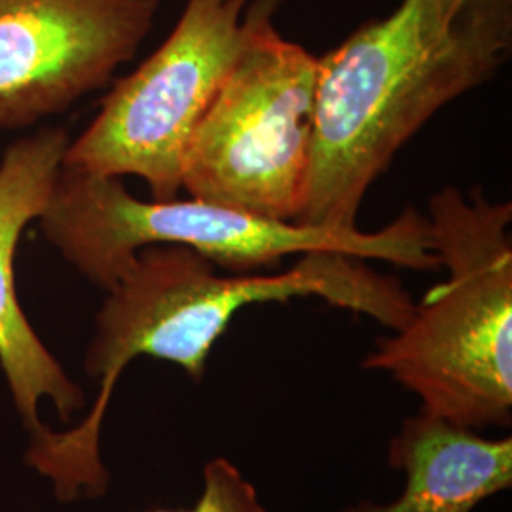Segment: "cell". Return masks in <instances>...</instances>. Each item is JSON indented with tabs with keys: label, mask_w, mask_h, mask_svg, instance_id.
Instances as JSON below:
<instances>
[{
	"label": "cell",
	"mask_w": 512,
	"mask_h": 512,
	"mask_svg": "<svg viewBox=\"0 0 512 512\" xmlns=\"http://www.w3.org/2000/svg\"><path fill=\"white\" fill-rule=\"evenodd\" d=\"M294 298L325 300L391 332L403 329L416 306L399 277L344 253H308L279 272L220 274L209 258L190 247L160 243L139 249L95 317L84 359L88 376L99 380L90 414L69 431L48 429L38 437L31 463L61 494H105L110 476L99 439L126 366L147 355L181 366L194 382H202L211 351L239 311Z\"/></svg>",
	"instance_id": "cell-1"
},
{
	"label": "cell",
	"mask_w": 512,
	"mask_h": 512,
	"mask_svg": "<svg viewBox=\"0 0 512 512\" xmlns=\"http://www.w3.org/2000/svg\"><path fill=\"white\" fill-rule=\"evenodd\" d=\"M512 55V0H401L319 57L298 224L355 230L368 190L435 114Z\"/></svg>",
	"instance_id": "cell-2"
},
{
	"label": "cell",
	"mask_w": 512,
	"mask_h": 512,
	"mask_svg": "<svg viewBox=\"0 0 512 512\" xmlns=\"http://www.w3.org/2000/svg\"><path fill=\"white\" fill-rule=\"evenodd\" d=\"M427 222L446 281L376 342L363 368L416 395L421 414L476 431L511 427L512 203L446 184Z\"/></svg>",
	"instance_id": "cell-3"
},
{
	"label": "cell",
	"mask_w": 512,
	"mask_h": 512,
	"mask_svg": "<svg viewBox=\"0 0 512 512\" xmlns=\"http://www.w3.org/2000/svg\"><path fill=\"white\" fill-rule=\"evenodd\" d=\"M40 230L92 285L109 293L128 274L139 249L183 245L230 274L275 270L287 256L344 253L395 268L437 272L427 217L406 207L376 232L329 230L260 219L202 200L143 202L120 177L61 165Z\"/></svg>",
	"instance_id": "cell-4"
},
{
	"label": "cell",
	"mask_w": 512,
	"mask_h": 512,
	"mask_svg": "<svg viewBox=\"0 0 512 512\" xmlns=\"http://www.w3.org/2000/svg\"><path fill=\"white\" fill-rule=\"evenodd\" d=\"M266 19L184 148L181 190L260 219L296 222L306 202L319 55Z\"/></svg>",
	"instance_id": "cell-5"
},
{
	"label": "cell",
	"mask_w": 512,
	"mask_h": 512,
	"mask_svg": "<svg viewBox=\"0 0 512 512\" xmlns=\"http://www.w3.org/2000/svg\"><path fill=\"white\" fill-rule=\"evenodd\" d=\"M285 0H186L164 44L116 80L90 128L69 145L63 167L133 175L152 200L179 198L184 148L256 29Z\"/></svg>",
	"instance_id": "cell-6"
},
{
	"label": "cell",
	"mask_w": 512,
	"mask_h": 512,
	"mask_svg": "<svg viewBox=\"0 0 512 512\" xmlns=\"http://www.w3.org/2000/svg\"><path fill=\"white\" fill-rule=\"evenodd\" d=\"M160 0H0V129L27 128L110 84Z\"/></svg>",
	"instance_id": "cell-7"
},
{
	"label": "cell",
	"mask_w": 512,
	"mask_h": 512,
	"mask_svg": "<svg viewBox=\"0 0 512 512\" xmlns=\"http://www.w3.org/2000/svg\"><path fill=\"white\" fill-rule=\"evenodd\" d=\"M69 145L65 129H42L6 148L0 162V365L31 437L46 429L38 420L40 399H50L63 421L84 406L82 389L27 321L14 279L21 232L44 213Z\"/></svg>",
	"instance_id": "cell-8"
},
{
	"label": "cell",
	"mask_w": 512,
	"mask_h": 512,
	"mask_svg": "<svg viewBox=\"0 0 512 512\" xmlns=\"http://www.w3.org/2000/svg\"><path fill=\"white\" fill-rule=\"evenodd\" d=\"M391 469L403 471L395 501H361L342 512H475L512 486V439L427 414L401 423L387 448Z\"/></svg>",
	"instance_id": "cell-9"
},
{
	"label": "cell",
	"mask_w": 512,
	"mask_h": 512,
	"mask_svg": "<svg viewBox=\"0 0 512 512\" xmlns=\"http://www.w3.org/2000/svg\"><path fill=\"white\" fill-rule=\"evenodd\" d=\"M147 512H268L255 484L230 459H211L203 467L202 494L190 509Z\"/></svg>",
	"instance_id": "cell-10"
}]
</instances>
